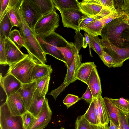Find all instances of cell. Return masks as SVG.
I'll return each mask as SVG.
<instances>
[{"mask_svg":"<svg viewBox=\"0 0 129 129\" xmlns=\"http://www.w3.org/2000/svg\"><path fill=\"white\" fill-rule=\"evenodd\" d=\"M92 94L89 87H88L85 93L80 98V100H84L88 103L90 104L93 100Z\"/></svg>","mask_w":129,"mask_h":129,"instance_id":"cell-43","label":"cell"},{"mask_svg":"<svg viewBox=\"0 0 129 129\" xmlns=\"http://www.w3.org/2000/svg\"><path fill=\"white\" fill-rule=\"evenodd\" d=\"M5 102L11 116H22L27 111L22 99L17 92L12 93L6 98Z\"/></svg>","mask_w":129,"mask_h":129,"instance_id":"cell-12","label":"cell"},{"mask_svg":"<svg viewBox=\"0 0 129 129\" xmlns=\"http://www.w3.org/2000/svg\"><path fill=\"white\" fill-rule=\"evenodd\" d=\"M37 63L29 54L21 60L9 66L6 74H11L22 84L31 82L30 78L33 68Z\"/></svg>","mask_w":129,"mask_h":129,"instance_id":"cell-4","label":"cell"},{"mask_svg":"<svg viewBox=\"0 0 129 129\" xmlns=\"http://www.w3.org/2000/svg\"><path fill=\"white\" fill-rule=\"evenodd\" d=\"M95 67L96 66L94 62H90L82 63L77 71L76 81L78 80L86 84L92 69Z\"/></svg>","mask_w":129,"mask_h":129,"instance_id":"cell-19","label":"cell"},{"mask_svg":"<svg viewBox=\"0 0 129 129\" xmlns=\"http://www.w3.org/2000/svg\"><path fill=\"white\" fill-rule=\"evenodd\" d=\"M20 6L26 23L33 31L36 24L42 15L31 0H22Z\"/></svg>","mask_w":129,"mask_h":129,"instance_id":"cell-9","label":"cell"},{"mask_svg":"<svg viewBox=\"0 0 129 129\" xmlns=\"http://www.w3.org/2000/svg\"><path fill=\"white\" fill-rule=\"evenodd\" d=\"M0 129H24L22 116H11L6 102L0 107Z\"/></svg>","mask_w":129,"mask_h":129,"instance_id":"cell-8","label":"cell"},{"mask_svg":"<svg viewBox=\"0 0 129 129\" xmlns=\"http://www.w3.org/2000/svg\"><path fill=\"white\" fill-rule=\"evenodd\" d=\"M96 3L100 4L113 12L120 13H119L114 6V0H94Z\"/></svg>","mask_w":129,"mask_h":129,"instance_id":"cell-38","label":"cell"},{"mask_svg":"<svg viewBox=\"0 0 129 129\" xmlns=\"http://www.w3.org/2000/svg\"><path fill=\"white\" fill-rule=\"evenodd\" d=\"M109 122L110 126L108 129H119L118 128L111 120H109Z\"/></svg>","mask_w":129,"mask_h":129,"instance_id":"cell-48","label":"cell"},{"mask_svg":"<svg viewBox=\"0 0 129 129\" xmlns=\"http://www.w3.org/2000/svg\"><path fill=\"white\" fill-rule=\"evenodd\" d=\"M9 0H0V17L3 15L7 9L8 5Z\"/></svg>","mask_w":129,"mask_h":129,"instance_id":"cell-44","label":"cell"},{"mask_svg":"<svg viewBox=\"0 0 129 129\" xmlns=\"http://www.w3.org/2000/svg\"><path fill=\"white\" fill-rule=\"evenodd\" d=\"M82 116L90 123L95 125H100L95 113L93 99L90 103L89 107L85 113Z\"/></svg>","mask_w":129,"mask_h":129,"instance_id":"cell-29","label":"cell"},{"mask_svg":"<svg viewBox=\"0 0 129 129\" xmlns=\"http://www.w3.org/2000/svg\"><path fill=\"white\" fill-rule=\"evenodd\" d=\"M4 38L0 36V64L5 66L7 65L4 44Z\"/></svg>","mask_w":129,"mask_h":129,"instance_id":"cell-40","label":"cell"},{"mask_svg":"<svg viewBox=\"0 0 129 129\" xmlns=\"http://www.w3.org/2000/svg\"><path fill=\"white\" fill-rule=\"evenodd\" d=\"M118 115L119 123L123 129H129V112H123L119 110Z\"/></svg>","mask_w":129,"mask_h":129,"instance_id":"cell-37","label":"cell"},{"mask_svg":"<svg viewBox=\"0 0 129 129\" xmlns=\"http://www.w3.org/2000/svg\"><path fill=\"white\" fill-rule=\"evenodd\" d=\"M50 75L40 78L35 81L37 83L36 89L39 96H45L49 87Z\"/></svg>","mask_w":129,"mask_h":129,"instance_id":"cell-28","label":"cell"},{"mask_svg":"<svg viewBox=\"0 0 129 129\" xmlns=\"http://www.w3.org/2000/svg\"><path fill=\"white\" fill-rule=\"evenodd\" d=\"M42 16L55 11L52 0H31Z\"/></svg>","mask_w":129,"mask_h":129,"instance_id":"cell-22","label":"cell"},{"mask_svg":"<svg viewBox=\"0 0 129 129\" xmlns=\"http://www.w3.org/2000/svg\"><path fill=\"white\" fill-rule=\"evenodd\" d=\"M102 126L101 125H100L99 127V129H102Z\"/></svg>","mask_w":129,"mask_h":129,"instance_id":"cell-51","label":"cell"},{"mask_svg":"<svg viewBox=\"0 0 129 129\" xmlns=\"http://www.w3.org/2000/svg\"><path fill=\"white\" fill-rule=\"evenodd\" d=\"M123 19L124 22L129 26V20H127L124 18L122 15Z\"/></svg>","mask_w":129,"mask_h":129,"instance_id":"cell-49","label":"cell"},{"mask_svg":"<svg viewBox=\"0 0 129 129\" xmlns=\"http://www.w3.org/2000/svg\"><path fill=\"white\" fill-rule=\"evenodd\" d=\"M60 129H65V128H64L63 127H61Z\"/></svg>","mask_w":129,"mask_h":129,"instance_id":"cell-52","label":"cell"},{"mask_svg":"<svg viewBox=\"0 0 129 129\" xmlns=\"http://www.w3.org/2000/svg\"><path fill=\"white\" fill-rule=\"evenodd\" d=\"M45 96H39L36 89L28 111L36 118H37L41 110Z\"/></svg>","mask_w":129,"mask_h":129,"instance_id":"cell-21","label":"cell"},{"mask_svg":"<svg viewBox=\"0 0 129 129\" xmlns=\"http://www.w3.org/2000/svg\"><path fill=\"white\" fill-rule=\"evenodd\" d=\"M59 11L64 27L73 29L76 32L80 31L78 29L79 21L87 16L77 10L69 9Z\"/></svg>","mask_w":129,"mask_h":129,"instance_id":"cell-11","label":"cell"},{"mask_svg":"<svg viewBox=\"0 0 129 129\" xmlns=\"http://www.w3.org/2000/svg\"><path fill=\"white\" fill-rule=\"evenodd\" d=\"M53 71L51 65L36 63L33 70L30 79L31 82L50 75Z\"/></svg>","mask_w":129,"mask_h":129,"instance_id":"cell-18","label":"cell"},{"mask_svg":"<svg viewBox=\"0 0 129 129\" xmlns=\"http://www.w3.org/2000/svg\"><path fill=\"white\" fill-rule=\"evenodd\" d=\"M7 13L11 22L13 26L19 28L20 25V22L14 7L11 8H7Z\"/></svg>","mask_w":129,"mask_h":129,"instance_id":"cell-34","label":"cell"},{"mask_svg":"<svg viewBox=\"0 0 129 129\" xmlns=\"http://www.w3.org/2000/svg\"><path fill=\"white\" fill-rule=\"evenodd\" d=\"M9 38L20 49L22 47H24V41L19 30L15 29L11 31Z\"/></svg>","mask_w":129,"mask_h":129,"instance_id":"cell-33","label":"cell"},{"mask_svg":"<svg viewBox=\"0 0 129 129\" xmlns=\"http://www.w3.org/2000/svg\"><path fill=\"white\" fill-rule=\"evenodd\" d=\"M100 58L105 65L109 68L113 67L114 65L113 60L107 53L104 51L102 56Z\"/></svg>","mask_w":129,"mask_h":129,"instance_id":"cell-41","label":"cell"},{"mask_svg":"<svg viewBox=\"0 0 129 129\" xmlns=\"http://www.w3.org/2000/svg\"><path fill=\"white\" fill-rule=\"evenodd\" d=\"M36 37L44 52L63 62H66L64 57L57 47H64L68 43L59 34L54 32L47 34H36Z\"/></svg>","mask_w":129,"mask_h":129,"instance_id":"cell-3","label":"cell"},{"mask_svg":"<svg viewBox=\"0 0 129 129\" xmlns=\"http://www.w3.org/2000/svg\"><path fill=\"white\" fill-rule=\"evenodd\" d=\"M101 125L90 123L82 115L78 116L76 120V129H99Z\"/></svg>","mask_w":129,"mask_h":129,"instance_id":"cell-31","label":"cell"},{"mask_svg":"<svg viewBox=\"0 0 129 129\" xmlns=\"http://www.w3.org/2000/svg\"><path fill=\"white\" fill-rule=\"evenodd\" d=\"M52 114L48 99L45 98L40 113L30 129H44L50 122Z\"/></svg>","mask_w":129,"mask_h":129,"instance_id":"cell-14","label":"cell"},{"mask_svg":"<svg viewBox=\"0 0 129 129\" xmlns=\"http://www.w3.org/2000/svg\"><path fill=\"white\" fill-rule=\"evenodd\" d=\"M4 41L7 65L18 62L27 56V54L22 53L9 37H5Z\"/></svg>","mask_w":129,"mask_h":129,"instance_id":"cell-13","label":"cell"},{"mask_svg":"<svg viewBox=\"0 0 129 129\" xmlns=\"http://www.w3.org/2000/svg\"><path fill=\"white\" fill-rule=\"evenodd\" d=\"M104 26L102 22L99 19L89 23L81 30L92 35L101 36L102 30Z\"/></svg>","mask_w":129,"mask_h":129,"instance_id":"cell-26","label":"cell"},{"mask_svg":"<svg viewBox=\"0 0 129 129\" xmlns=\"http://www.w3.org/2000/svg\"><path fill=\"white\" fill-rule=\"evenodd\" d=\"M100 41L104 51L107 53L113 60L114 65L113 68L122 66L124 61L129 59V47H117L105 38L100 39Z\"/></svg>","mask_w":129,"mask_h":129,"instance_id":"cell-7","label":"cell"},{"mask_svg":"<svg viewBox=\"0 0 129 129\" xmlns=\"http://www.w3.org/2000/svg\"><path fill=\"white\" fill-rule=\"evenodd\" d=\"M76 33L74 36L75 42L74 44L78 51L79 52L83 46L84 37L80 31H77Z\"/></svg>","mask_w":129,"mask_h":129,"instance_id":"cell-42","label":"cell"},{"mask_svg":"<svg viewBox=\"0 0 129 129\" xmlns=\"http://www.w3.org/2000/svg\"><path fill=\"white\" fill-rule=\"evenodd\" d=\"M80 100V98L78 96L69 94L67 95L63 102L68 109Z\"/></svg>","mask_w":129,"mask_h":129,"instance_id":"cell-39","label":"cell"},{"mask_svg":"<svg viewBox=\"0 0 129 129\" xmlns=\"http://www.w3.org/2000/svg\"><path fill=\"white\" fill-rule=\"evenodd\" d=\"M90 90L94 98H96L102 91L100 79L96 67L92 69L88 78L86 84Z\"/></svg>","mask_w":129,"mask_h":129,"instance_id":"cell-17","label":"cell"},{"mask_svg":"<svg viewBox=\"0 0 129 129\" xmlns=\"http://www.w3.org/2000/svg\"><path fill=\"white\" fill-rule=\"evenodd\" d=\"M60 18L56 11L42 16L35 25L33 31L36 34H45L54 32L59 26Z\"/></svg>","mask_w":129,"mask_h":129,"instance_id":"cell-5","label":"cell"},{"mask_svg":"<svg viewBox=\"0 0 129 129\" xmlns=\"http://www.w3.org/2000/svg\"><path fill=\"white\" fill-rule=\"evenodd\" d=\"M55 8L62 10L74 9L80 10L79 1L77 0H52Z\"/></svg>","mask_w":129,"mask_h":129,"instance_id":"cell-25","label":"cell"},{"mask_svg":"<svg viewBox=\"0 0 129 129\" xmlns=\"http://www.w3.org/2000/svg\"><path fill=\"white\" fill-rule=\"evenodd\" d=\"M101 36L117 47H129V26L124 21L122 15L105 25Z\"/></svg>","mask_w":129,"mask_h":129,"instance_id":"cell-2","label":"cell"},{"mask_svg":"<svg viewBox=\"0 0 129 129\" xmlns=\"http://www.w3.org/2000/svg\"><path fill=\"white\" fill-rule=\"evenodd\" d=\"M36 82L35 81L29 83L22 84L17 92L22 99L27 111L36 89Z\"/></svg>","mask_w":129,"mask_h":129,"instance_id":"cell-16","label":"cell"},{"mask_svg":"<svg viewBox=\"0 0 129 129\" xmlns=\"http://www.w3.org/2000/svg\"><path fill=\"white\" fill-rule=\"evenodd\" d=\"M24 129H30L36 118L28 111L22 116Z\"/></svg>","mask_w":129,"mask_h":129,"instance_id":"cell-35","label":"cell"},{"mask_svg":"<svg viewBox=\"0 0 129 129\" xmlns=\"http://www.w3.org/2000/svg\"><path fill=\"white\" fill-rule=\"evenodd\" d=\"M104 17L100 15L94 16H86L80 20L79 22L78 29L79 30L92 22Z\"/></svg>","mask_w":129,"mask_h":129,"instance_id":"cell-36","label":"cell"},{"mask_svg":"<svg viewBox=\"0 0 129 129\" xmlns=\"http://www.w3.org/2000/svg\"><path fill=\"white\" fill-rule=\"evenodd\" d=\"M20 3L14 8L20 22L21 25L19 28L24 41V47L37 63L45 64L47 62L46 54L40 46L35 34L26 23L21 11Z\"/></svg>","mask_w":129,"mask_h":129,"instance_id":"cell-1","label":"cell"},{"mask_svg":"<svg viewBox=\"0 0 129 129\" xmlns=\"http://www.w3.org/2000/svg\"><path fill=\"white\" fill-rule=\"evenodd\" d=\"M22 0H9L7 8H11L15 7L21 3Z\"/></svg>","mask_w":129,"mask_h":129,"instance_id":"cell-47","label":"cell"},{"mask_svg":"<svg viewBox=\"0 0 129 129\" xmlns=\"http://www.w3.org/2000/svg\"><path fill=\"white\" fill-rule=\"evenodd\" d=\"M77 51L76 53L74 59L67 71L62 83L58 88L52 90L48 95L52 96L55 100L70 84L75 81L77 70L82 63L81 55L79 54Z\"/></svg>","mask_w":129,"mask_h":129,"instance_id":"cell-6","label":"cell"},{"mask_svg":"<svg viewBox=\"0 0 129 129\" xmlns=\"http://www.w3.org/2000/svg\"><path fill=\"white\" fill-rule=\"evenodd\" d=\"M1 86L8 97L12 93L17 92L21 86L22 83L11 74H6L3 77L0 74Z\"/></svg>","mask_w":129,"mask_h":129,"instance_id":"cell-15","label":"cell"},{"mask_svg":"<svg viewBox=\"0 0 129 129\" xmlns=\"http://www.w3.org/2000/svg\"><path fill=\"white\" fill-rule=\"evenodd\" d=\"M80 11L89 16L98 15L103 17L111 13L118 14L113 12L103 6L95 3L94 0H83L79 2Z\"/></svg>","mask_w":129,"mask_h":129,"instance_id":"cell-10","label":"cell"},{"mask_svg":"<svg viewBox=\"0 0 129 129\" xmlns=\"http://www.w3.org/2000/svg\"><path fill=\"white\" fill-rule=\"evenodd\" d=\"M57 48L63 56L66 62L65 65L67 69L68 68L73 61L76 53L78 51L74 44L72 42H68L66 46L57 47Z\"/></svg>","mask_w":129,"mask_h":129,"instance_id":"cell-20","label":"cell"},{"mask_svg":"<svg viewBox=\"0 0 129 129\" xmlns=\"http://www.w3.org/2000/svg\"><path fill=\"white\" fill-rule=\"evenodd\" d=\"M93 101L94 104V109L95 113L99 123V124L100 125L99 114L98 107V100L97 98H94Z\"/></svg>","mask_w":129,"mask_h":129,"instance_id":"cell-46","label":"cell"},{"mask_svg":"<svg viewBox=\"0 0 129 129\" xmlns=\"http://www.w3.org/2000/svg\"><path fill=\"white\" fill-rule=\"evenodd\" d=\"M103 99L109 114L110 120H111L118 128L119 124L118 115L119 109L109 100L108 98L104 97Z\"/></svg>","mask_w":129,"mask_h":129,"instance_id":"cell-27","label":"cell"},{"mask_svg":"<svg viewBox=\"0 0 129 129\" xmlns=\"http://www.w3.org/2000/svg\"><path fill=\"white\" fill-rule=\"evenodd\" d=\"M97 99L100 125L103 126L108 125L110 117L102 94L99 95Z\"/></svg>","mask_w":129,"mask_h":129,"instance_id":"cell-23","label":"cell"},{"mask_svg":"<svg viewBox=\"0 0 129 129\" xmlns=\"http://www.w3.org/2000/svg\"><path fill=\"white\" fill-rule=\"evenodd\" d=\"M108 125H106L102 126V129H108Z\"/></svg>","mask_w":129,"mask_h":129,"instance_id":"cell-50","label":"cell"},{"mask_svg":"<svg viewBox=\"0 0 129 129\" xmlns=\"http://www.w3.org/2000/svg\"><path fill=\"white\" fill-rule=\"evenodd\" d=\"M84 37L83 38L82 47L84 48H86L87 47L88 45L89 47L90 53L91 56V44L88 35V34L85 32L84 33Z\"/></svg>","mask_w":129,"mask_h":129,"instance_id":"cell-45","label":"cell"},{"mask_svg":"<svg viewBox=\"0 0 129 129\" xmlns=\"http://www.w3.org/2000/svg\"><path fill=\"white\" fill-rule=\"evenodd\" d=\"M108 98L118 109L123 112H129V100L122 97L116 99Z\"/></svg>","mask_w":129,"mask_h":129,"instance_id":"cell-32","label":"cell"},{"mask_svg":"<svg viewBox=\"0 0 129 129\" xmlns=\"http://www.w3.org/2000/svg\"><path fill=\"white\" fill-rule=\"evenodd\" d=\"M91 44V47L97 54L99 57H101L104 50L103 47L102 45L100 39L98 36L92 35L88 34Z\"/></svg>","mask_w":129,"mask_h":129,"instance_id":"cell-30","label":"cell"},{"mask_svg":"<svg viewBox=\"0 0 129 129\" xmlns=\"http://www.w3.org/2000/svg\"><path fill=\"white\" fill-rule=\"evenodd\" d=\"M7 9L0 17V36L5 38L9 37V34L13 27L7 13Z\"/></svg>","mask_w":129,"mask_h":129,"instance_id":"cell-24","label":"cell"}]
</instances>
